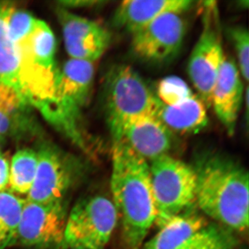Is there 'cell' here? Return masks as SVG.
Wrapping results in <instances>:
<instances>
[{
    "instance_id": "1",
    "label": "cell",
    "mask_w": 249,
    "mask_h": 249,
    "mask_svg": "<svg viewBox=\"0 0 249 249\" xmlns=\"http://www.w3.org/2000/svg\"><path fill=\"white\" fill-rule=\"evenodd\" d=\"M111 190L127 249H140L155 223L148 161L124 139L112 142Z\"/></svg>"
},
{
    "instance_id": "2",
    "label": "cell",
    "mask_w": 249,
    "mask_h": 249,
    "mask_svg": "<svg viewBox=\"0 0 249 249\" xmlns=\"http://www.w3.org/2000/svg\"><path fill=\"white\" fill-rule=\"evenodd\" d=\"M199 209L229 230L249 228V173L238 161L215 152H204L193 166Z\"/></svg>"
},
{
    "instance_id": "3",
    "label": "cell",
    "mask_w": 249,
    "mask_h": 249,
    "mask_svg": "<svg viewBox=\"0 0 249 249\" xmlns=\"http://www.w3.org/2000/svg\"><path fill=\"white\" fill-rule=\"evenodd\" d=\"M160 100L132 67L116 65L105 80L104 106L111 141L120 140L126 126L146 114H155Z\"/></svg>"
},
{
    "instance_id": "4",
    "label": "cell",
    "mask_w": 249,
    "mask_h": 249,
    "mask_svg": "<svg viewBox=\"0 0 249 249\" xmlns=\"http://www.w3.org/2000/svg\"><path fill=\"white\" fill-rule=\"evenodd\" d=\"M150 163L155 224L160 229L196 202V173L193 166L169 154L160 156Z\"/></svg>"
},
{
    "instance_id": "5",
    "label": "cell",
    "mask_w": 249,
    "mask_h": 249,
    "mask_svg": "<svg viewBox=\"0 0 249 249\" xmlns=\"http://www.w3.org/2000/svg\"><path fill=\"white\" fill-rule=\"evenodd\" d=\"M94 73L93 62L70 58L60 70L55 87L53 124L85 152L89 150L79 120L91 94Z\"/></svg>"
},
{
    "instance_id": "6",
    "label": "cell",
    "mask_w": 249,
    "mask_h": 249,
    "mask_svg": "<svg viewBox=\"0 0 249 249\" xmlns=\"http://www.w3.org/2000/svg\"><path fill=\"white\" fill-rule=\"evenodd\" d=\"M117 219L115 206L106 196L81 199L68 213L64 249H104Z\"/></svg>"
},
{
    "instance_id": "7",
    "label": "cell",
    "mask_w": 249,
    "mask_h": 249,
    "mask_svg": "<svg viewBox=\"0 0 249 249\" xmlns=\"http://www.w3.org/2000/svg\"><path fill=\"white\" fill-rule=\"evenodd\" d=\"M203 3L202 29L190 55L188 73L198 96L209 107L214 83L226 56L217 4L213 1Z\"/></svg>"
},
{
    "instance_id": "8",
    "label": "cell",
    "mask_w": 249,
    "mask_h": 249,
    "mask_svg": "<svg viewBox=\"0 0 249 249\" xmlns=\"http://www.w3.org/2000/svg\"><path fill=\"white\" fill-rule=\"evenodd\" d=\"M35 181L27 200L50 204L65 200V196L81 178L83 166L53 144L42 143L37 150Z\"/></svg>"
},
{
    "instance_id": "9",
    "label": "cell",
    "mask_w": 249,
    "mask_h": 249,
    "mask_svg": "<svg viewBox=\"0 0 249 249\" xmlns=\"http://www.w3.org/2000/svg\"><path fill=\"white\" fill-rule=\"evenodd\" d=\"M67 217L65 200L40 204L25 199L12 245L35 249H64Z\"/></svg>"
},
{
    "instance_id": "10",
    "label": "cell",
    "mask_w": 249,
    "mask_h": 249,
    "mask_svg": "<svg viewBox=\"0 0 249 249\" xmlns=\"http://www.w3.org/2000/svg\"><path fill=\"white\" fill-rule=\"evenodd\" d=\"M183 14L168 13L131 34L134 55L152 64L171 61L182 47L186 33Z\"/></svg>"
},
{
    "instance_id": "11",
    "label": "cell",
    "mask_w": 249,
    "mask_h": 249,
    "mask_svg": "<svg viewBox=\"0 0 249 249\" xmlns=\"http://www.w3.org/2000/svg\"><path fill=\"white\" fill-rule=\"evenodd\" d=\"M56 14L71 58L93 62L102 56L111 42L110 33L106 28L59 6Z\"/></svg>"
},
{
    "instance_id": "12",
    "label": "cell",
    "mask_w": 249,
    "mask_h": 249,
    "mask_svg": "<svg viewBox=\"0 0 249 249\" xmlns=\"http://www.w3.org/2000/svg\"><path fill=\"white\" fill-rule=\"evenodd\" d=\"M244 96L238 67L232 59L225 57L213 89L211 106L229 135L235 133Z\"/></svg>"
},
{
    "instance_id": "13",
    "label": "cell",
    "mask_w": 249,
    "mask_h": 249,
    "mask_svg": "<svg viewBox=\"0 0 249 249\" xmlns=\"http://www.w3.org/2000/svg\"><path fill=\"white\" fill-rule=\"evenodd\" d=\"M122 139L147 161L168 155L173 132L155 114L139 116L124 129Z\"/></svg>"
},
{
    "instance_id": "14",
    "label": "cell",
    "mask_w": 249,
    "mask_h": 249,
    "mask_svg": "<svg viewBox=\"0 0 249 249\" xmlns=\"http://www.w3.org/2000/svg\"><path fill=\"white\" fill-rule=\"evenodd\" d=\"M191 0H125L113 16L114 27L132 34L168 13L183 14L194 6Z\"/></svg>"
},
{
    "instance_id": "15",
    "label": "cell",
    "mask_w": 249,
    "mask_h": 249,
    "mask_svg": "<svg viewBox=\"0 0 249 249\" xmlns=\"http://www.w3.org/2000/svg\"><path fill=\"white\" fill-rule=\"evenodd\" d=\"M14 6L11 1H0V85L16 90L27 103L22 56L18 44L11 39L8 31V18Z\"/></svg>"
},
{
    "instance_id": "16",
    "label": "cell",
    "mask_w": 249,
    "mask_h": 249,
    "mask_svg": "<svg viewBox=\"0 0 249 249\" xmlns=\"http://www.w3.org/2000/svg\"><path fill=\"white\" fill-rule=\"evenodd\" d=\"M206 108L202 100L193 93L173 106H165L160 101L155 115L172 132L194 134L207 126Z\"/></svg>"
},
{
    "instance_id": "17",
    "label": "cell",
    "mask_w": 249,
    "mask_h": 249,
    "mask_svg": "<svg viewBox=\"0 0 249 249\" xmlns=\"http://www.w3.org/2000/svg\"><path fill=\"white\" fill-rule=\"evenodd\" d=\"M204 226L202 217L186 211L160 228L143 249H176Z\"/></svg>"
},
{
    "instance_id": "18",
    "label": "cell",
    "mask_w": 249,
    "mask_h": 249,
    "mask_svg": "<svg viewBox=\"0 0 249 249\" xmlns=\"http://www.w3.org/2000/svg\"><path fill=\"white\" fill-rule=\"evenodd\" d=\"M37 168V152L29 148L16 152L10 165L9 191L14 194H29L35 181Z\"/></svg>"
},
{
    "instance_id": "19",
    "label": "cell",
    "mask_w": 249,
    "mask_h": 249,
    "mask_svg": "<svg viewBox=\"0 0 249 249\" xmlns=\"http://www.w3.org/2000/svg\"><path fill=\"white\" fill-rule=\"evenodd\" d=\"M25 199L12 192L0 193V249L11 247L17 233Z\"/></svg>"
},
{
    "instance_id": "20",
    "label": "cell",
    "mask_w": 249,
    "mask_h": 249,
    "mask_svg": "<svg viewBox=\"0 0 249 249\" xmlns=\"http://www.w3.org/2000/svg\"><path fill=\"white\" fill-rule=\"evenodd\" d=\"M229 230L217 225L204 226L176 249H237Z\"/></svg>"
},
{
    "instance_id": "21",
    "label": "cell",
    "mask_w": 249,
    "mask_h": 249,
    "mask_svg": "<svg viewBox=\"0 0 249 249\" xmlns=\"http://www.w3.org/2000/svg\"><path fill=\"white\" fill-rule=\"evenodd\" d=\"M157 98L165 106L178 104L193 94L188 84L178 76L163 78L157 85Z\"/></svg>"
},
{
    "instance_id": "22",
    "label": "cell",
    "mask_w": 249,
    "mask_h": 249,
    "mask_svg": "<svg viewBox=\"0 0 249 249\" xmlns=\"http://www.w3.org/2000/svg\"><path fill=\"white\" fill-rule=\"evenodd\" d=\"M230 39L237 58V67L241 76L248 83L249 79V34L243 26H235L229 30Z\"/></svg>"
},
{
    "instance_id": "23",
    "label": "cell",
    "mask_w": 249,
    "mask_h": 249,
    "mask_svg": "<svg viewBox=\"0 0 249 249\" xmlns=\"http://www.w3.org/2000/svg\"><path fill=\"white\" fill-rule=\"evenodd\" d=\"M29 107L16 90L0 85V112L16 119H24Z\"/></svg>"
},
{
    "instance_id": "24",
    "label": "cell",
    "mask_w": 249,
    "mask_h": 249,
    "mask_svg": "<svg viewBox=\"0 0 249 249\" xmlns=\"http://www.w3.org/2000/svg\"><path fill=\"white\" fill-rule=\"evenodd\" d=\"M36 20V18L29 12L15 6L7 21L8 31L11 39L16 42L22 40L32 30Z\"/></svg>"
},
{
    "instance_id": "25",
    "label": "cell",
    "mask_w": 249,
    "mask_h": 249,
    "mask_svg": "<svg viewBox=\"0 0 249 249\" xmlns=\"http://www.w3.org/2000/svg\"><path fill=\"white\" fill-rule=\"evenodd\" d=\"M26 119H16L6 115L3 113L0 112V139L4 136L18 135V129L17 125L19 123L25 124Z\"/></svg>"
},
{
    "instance_id": "26",
    "label": "cell",
    "mask_w": 249,
    "mask_h": 249,
    "mask_svg": "<svg viewBox=\"0 0 249 249\" xmlns=\"http://www.w3.org/2000/svg\"><path fill=\"white\" fill-rule=\"evenodd\" d=\"M10 165L2 154H0V193L6 191L9 187Z\"/></svg>"
},
{
    "instance_id": "27",
    "label": "cell",
    "mask_w": 249,
    "mask_h": 249,
    "mask_svg": "<svg viewBox=\"0 0 249 249\" xmlns=\"http://www.w3.org/2000/svg\"><path fill=\"white\" fill-rule=\"evenodd\" d=\"M102 3H105V1H92V0H78V1H74V0H65V1H58L59 7L63 8V9H72V8H85L90 7V6H94L95 5L101 4Z\"/></svg>"
},
{
    "instance_id": "28",
    "label": "cell",
    "mask_w": 249,
    "mask_h": 249,
    "mask_svg": "<svg viewBox=\"0 0 249 249\" xmlns=\"http://www.w3.org/2000/svg\"><path fill=\"white\" fill-rule=\"evenodd\" d=\"M0 154H1V150H0Z\"/></svg>"
}]
</instances>
